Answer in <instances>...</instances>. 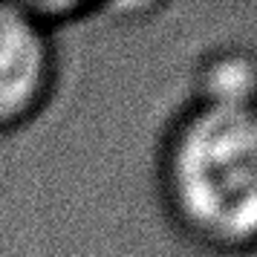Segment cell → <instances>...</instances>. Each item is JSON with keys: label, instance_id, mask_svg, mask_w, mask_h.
<instances>
[{"label": "cell", "instance_id": "obj_1", "mask_svg": "<svg viewBox=\"0 0 257 257\" xmlns=\"http://www.w3.org/2000/svg\"><path fill=\"white\" fill-rule=\"evenodd\" d=\"M159 188L188 240L214 254H248L257 237L254 104L197 98L162 145Z\"/></svg>", "mask_w": 257, "mask_h": 257}, {"label": "cell", "instance_id": "obj_2", "mask_svg": "<svg viewBox=\"0 0 257 257\" xmlns=\"http://www.w3.org/2000/svg\"><path fill=\"white\" fill-rule=\"evenodd\" d=\"M58 58L29 3H0V133H15L49 104Z\"/></svg>", "mask_w": 257, "mask_h": 257}, {"label": "cell", "instance_id": "obj_3", "mask_svg": "<svg viewBox=\"0 0 257 257\" xmlns=\"http://www.w3.org/2000/svg\"><path fill=\"white\" fill-rule=\"evenodd\" d=\"M197 98L254 104V64L245 52H220L199 72Z\"/></svg>", "mask_w": 257, "mask_h": 257}]
</instances>
